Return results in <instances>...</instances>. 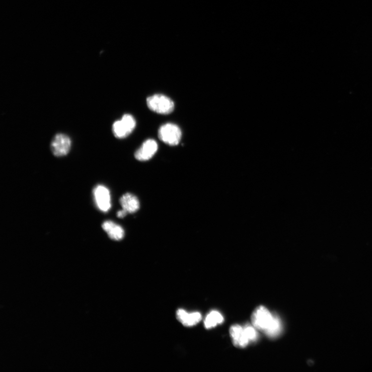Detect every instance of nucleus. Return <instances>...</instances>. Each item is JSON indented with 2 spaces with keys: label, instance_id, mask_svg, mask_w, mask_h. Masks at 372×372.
<instances>
[{
  "label": "nucleus",
  "instance_id": "obj_1",
  "mask_svg": "<svg viewBox=\"0 0 372 372\" xmlns=\"http://www.w3.org/2000/svg\"><path fill=\"white\" fill-rule=\"evenodd\" d=\"M147 101L149 108L152 111L158 114H169L174 109V103L173 100L164 95H153L149 97Z\"/></svg>",
  "mask_w": 372,
  "mask_h": 372
},
{
  "label": "nucleus",
  "instance_id": "obj_2",
  "mask_svg": "<svg viewBox=\"0 0 372 372\" xmlns=\"http://www.w3.org/2000/svg\"><path fill=\"white\" fill-rule=\"evenodd\" d=\"M274 316L265 307L260 306L252 315V325L258 330L265 333L272 324Z\"/></svg>",
  "mask_w": 372,
  "mask_h": 372
},
{
  "label": "nucleus",
  "instance_id": "obj_3",
  "mask_svg": "<svg viewBox=\"0 0 372 372\" xmlns=\"http://www.w3.org/2000/svg\"><path fill=\"white\" fill-rule=\"evenodd\" d=\"M159 138L164 143L169 146H177L180 143L182 131L179 127L174 124H165L159 128Z\"/></svg>",
  "mask_w": 372,
  "mask_h": 372
},
{
  "label": "nucleus",
  "instance_id": "obj_4",
  "mask_svg": "<svg viewBox=\"0 0 372 372\" xmlns=\"http://www.w3.org/2000/svg\"><path fill=\"white\" fill-rule=\"evenodd\" d=\"M136 126V122L133 116L131 114H125L120 120L113 124V133L115 137L123 139L133 132Z\"/></svg>",
  "mask_w": 372,
  "mask_h": 372
},
{
  "label": "nucleus",
  "instance_id": "obj_5",
  "mask_svg": "<svg viewBox=\"0 0 372 372\" xmlns=\"http://www.w3.org/2000/svg\"><path fill=\"white\" fill-rule=\"evenodd\" d=\"M71 147V140L66 135H57L51 142V149L54 155L62 157L68 154Z\"/></svg>",
  "mask_w": 372,
  "mask_h": 372
},
{
  "label": "nucleus",
  "instance_id": "obj_6",
  "mask_svg": "<svg viewBox=\"0 0 372 372\" xmlns=\"http://www.w3.org/2000/svg\"><path fill=\"white\" fill-rule=\"evenodd\" d=\"M93 195L98 209L103 212H108L111 208L109 190L103 185H98L94 189Z\"/></svg>",
  "mask_w": 372,
  "mask_h": 372
},
{
  "label": "nucleus",
  "instance_id": "obj_7",
  "mask_svg": "<svg viewBox=\"0 0 372 372\" xmlns=\"http://www.w3.org/2000/svg\"><path fill=\"white\" fill-rule=\"evenodd\" d=\"M158 150V144L153 139H149L135 152L136 159L141 161H146L150 159Z\"/></svg>",
  "mask_w": 372,
  "mask_h": 372
},
{
  "label": "nucleus",
  "instance_id": "obj_8",
  "mask_svg": "<svg viewBox=\"0 0 372 372\" xmlns=\"http://www.w3.org/2000/svg\"><path fill=\"white\" fill-rule=\"evenodd\" d=\"M229 334L233 344L237 348H244L248 345L250 341L247 337L243 327L235 325L230 327Z\"/></svg>",
  "mask_w": 372,
  "mask_h": 372
},
{
  "label": "nucleus",
  "instance_id": "obj_9",
  "mask_svg": "<svg viewBox=\"0 0 372 372\" xmlns=\"http://www.w3.org/2000/svg\"><path fill=\"white\" fill-rule=\"evenodd\" d=\"M177 317L183 325L190 327L199 323L201 319V314L199 312L188 313L186 311L179 309L177 312Z\"/></svg>",
  "mask_w": 372,
  "mask_h": 372
},
{
  "label": "nucleus",
  "instance_id": "obj_10",
  "mask_svg": "<svg viewBox=\"0 0 372 372\" xmlns=\"http://www.w3.org/2000/svg\"><path fill=\"white\" fill-rule=\"evenodd\" d=\"M102 227L111 239L120 240L124 236V230L122 227L112 221L105 222Z\"/></svg>",
  "mask_w": 372,
  "mask_h": 372
},
{
  "label": "nucleus",
  "instance_id": "obj_11",
  "mask_svg": "<svg viewBox=\"0 0 372 372\" xmlns=\"http://www.w3.org/2000/svg\"><path fill=\"white\" fill-rule=\"evenodd\" d=\"M120 204L123 209L127 213H135L140 208L138 199L135 195L130 193H127L121 198Z\"/></svg>",
  "mask_w": 372,
  "mask_h": 372
},
{
  "label": "nucleus",
  "instance_id": "obj_12",
  "mask_svg": "<svg viewBox=\"0 0 372 372\" xmlns=\"http://www.w3.org/2000/svg\"><path fill=\"white\" fill-rule=\"evenodd\" d=\"M223 316L218 311L211 312L204 320L205 327L207 329L215 327L218 324H222L223 322Z\"/></svg>",
  "mask_w": 372,
  "mask_h": 372
},
{
  "label": "nucleus",
  "instance_id": "obj_13",
  "mask_svg": "<svg viewBox=\"0 0 372 372\" xmlns=\"http://www.w3.org/2000/svg\"><path fill=\"white\" fill-rule=\"evenodd\" d=\"M281 329L282 325L280 319L277 316L275 315L272 324L265 333L268 337L274 338L280 334Z\"/></svg>",
  "mask_w": 372,
  "mask_h": 372
},
{
  "label": "nucleus",
  "instance_id": "obj_14",
  "mask_svg": "<svg viewBox=\"0 0 372 372\" xmlns=\"http://www.w3.org/2000/svg\"><path fill=\"white\" fill-rule=\"evenodd\" d=\"M243 329H244L245 334L250 342L254 341L257 339L258 336V330L253 325H247L243 327Z\"/></svg>",
  "mask_w": 372,
  "mask_h": 372
},
{
  "label": "nucleus",
  "instance_id": "obj_15",
  "mask_svg": "<svg viewBox=\"0 0 372 372\" xmlns=\"http://www.w3.org/2000/svg\"><path fill=\"white\" fill-rule=\"evenodd\" d=\"M127 212L123 209L121 211H119L117 213V216L120 218H123L127 215Z\"/></svg>",
  "mask_w": 372,
  "mask_h": 372
}]
</instances>
